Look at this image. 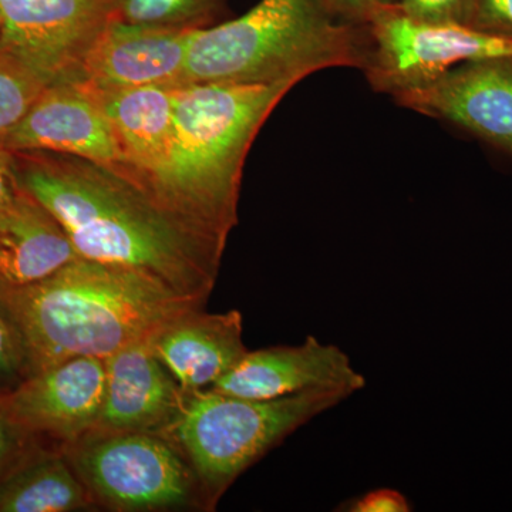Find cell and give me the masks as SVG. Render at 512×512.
Here are the masks:
<instances>
[{
	"label": "cell",
	"mask_w": 512,
	"mask_h": 512,
	"mask_svg": "<svg viewBox=\"0 0 512 512\" xmlns=\"http://www.w3.org/2000/svg\"><path fill=\"white\" fill-rule=\"evenodd\" d=\"M16 184L59 222L79 258L133 269L207 303L225 247L109 167L45 151H8Z\"/></svg>",
	"instance_id": "6da1fadb"
},
{
	"label": "cell",
	"mask_w": 512,
	"mask_h": 512,
	"mask_svg": "<svg viewBox=\"0 0 512 512\" xmlns=\"http://www.w3.org/2000/svg\"><path fill=\"white\" fill-rule=\"evenodd\" d=\"M0 296L25 343L30 376L72 357H107L165 320L205 303L156 279L77 258L35 284L0 279Z\"/></svg>",
	"instance_id": "7a4b0ae2"
},
{
	"label": "cell",
	"mask_w": 512,
	"mask_h": 512,
	"mask_svg": "<svg viewBox=\"0 0 512 512\" xmlns=\"http://www.w3.org/2000/svg\"><path fill=\"white\" fill-rule=\"evenodd\" d=\"M298 83H185L177 87L163 163L143 190L227 245L238 224L245 160L272 111Z\"/></svg>",
	"instance_id": "3957f363"
},
{
	"label": "cell",
	"mask_w": 512,
	"mask_h": 512,
	"mask_svg": "<svg viewBox=\"0 0 512 512\" xmlns=\"http://www.w3.org/2000/svg\"><path fill=\"white\" fill-rule=\"evenodd\" d=\"M367 36L326 0H259L237 19L195 30L187 83L302 82L330 67H365Z\"/></svg>",
	"instance_id": "277c9868"
},
{
	"label": "cell",
	"mask_w": 512,
	"mask_h": 512,
	"mask_svg": "<svg viewBox=\"0 0 512 512\" xmlns=\"http://www.w3.org/2000/svg\"><path fill=\"white\" fill-rule=\"evenodd\" d=\"M350 397L343 390H311L272 400L202 390L185 392L183 407L164 437L173 441L214 510L249 467L299 427Z\"/></svg>",
	"instance_id": "5b68a950"
},
{
	"label": "cell",
	"mask_w": 512,
	"mask_h": 512,
	"mask_svg": "<svg viewBox=\"0 0 512 512\" xmlns=\"http://www.w3.org/2000/svg\"><path fill=\"white\" fill-rule=\"evenodd\" d=\"M94 503L113 511H207L183 453L160 434L92 429L60 446Z\"/></svg>",
	"instance_id": "8992f818"
},
{
	"label": "cell",
	"mask_w": 512,
	"mask_h": 512,
	"mask_svg": "<svg viewBox=\"0 0 512 512\" xmlns=\"http://www.w3.org/2000/svg\"><path fill=\"white\" fill-rule=\"evenodd\" d=\"M367 79L390 96L439 79L460 64L512 59V36L450 22L413 18L389 2L365 22Z\"/></svg>",
	"instance_id": "52a82bcc"
},
{
	"label": "cell",
	"mask_w": 512,
	"mask_h": 512,
	"mask_svg": "<svg viewBox=\"0 0 512 512\" xmlns=\"http://www.w3.org/2000/svg\"><path fill=\"white\" fill-rule=\"evenodd\" d=\"M114 18L113 0H0V49L46 86L77 82Z\"/></svg>",
	"instance_id": "ba28073f"
},
{
	"label": "cell",
	"mask_w": 512,
	"mask_h": 512,
	"mask_svg": "<svg viewBox=\"0 0 512 512\" xmlns=\"http://www.w3.org/2000/svg\"><path fill=\"white\" fill-rule=\"evenodd\" d=\"M106 377V359L72 357L3 392V402L20 427L60 447L96 427Z\"/></svg>",
	"instance_id": "9c48e42d"
},
{
	"label": "cell",
	"mask_w": 512,
	"mask_h": 512,
	"mask_svg": "<svg viewBox=\"0 0 512 512\" xmlns=\"http://www.w3.org/2000/svg\"><path fill=\"white\" fill-rule=\"evenodd\" d=\"M6 151H45L124 170L123 151L106 111L84 82L49 84L18 126L3 138Z\"/></svg>",
	"instance_id": "30bf717a"
},
{
	"label": "cell",
	"mask_w": 512,
	"mask_h": 512,
	"mask_svg": "<svg viewBox=\"0 0 512 512\" xmlns=\"http://www.w3.org/2000/svg\"><path fill=\"white\" fill-rule=\"evenodd\" d=\"M394 99L417 113L457 124L512 158V59L460 64Z\"/></svg>",
	"instance_id": "8fae6325"
},
{
	"label": "cell",
	"mask_w": 512,
	"mask_h": 512,
	"mask_svg": "<svg viewBox=\"0 0 512 512\" xmlns=\"http://www.w3.org/2000/svg\"><path fill=\"white\" fill-rule=\"evenodd\" d=\"M366 379L342 349L308 336L301 345L248 350L231 372L218 380L215 392L272 400L311 390H343L353 396Z\"/></svg>",
	"instance_id": "7c38bea8"
},
{
	"label": "cell",
	"mask_w": 512,
	"mask_h": 512,
	"mask_svg": "<svg viewBox=\"0 0 512 512\" xmlns=\"http://www.w3.org/2000/svg\"><path fill=\"white\" fill-rule=\"evenodd\" d=\"M194 32L114 19L90 50L80 80L99 89L181 86L187 83L188 50Z\"/></svg>",
	"instance_id": "4fadbf2b"
},
{
	"label": "cell",
	"mask_w": 512,
	"mask_h": 512,
	"mask_svg": "<svg viewBox=\"0 0 512 512\" xmlns=\"http://www.w3.org/2000/svg\"><path fill=\"white\" fill-rule=\"evenodd\" d=\"M239 311L194 308L165 320L147 336L148 346L184 392L211 389L247 355Z\"/></svg>",
	"instance_id": "5bb4252c"
},
{
	"label": "cell",
	"mask_w": 512,
	"mask_h": 512,
	"mask_svg": "<svg viewBox=\"0 0 512 512\" xmlns=\"http://www.w3.org/2000/svg\"><path fill=\"white\" fill-rule=\"evenodd\" d=\"M106 393L94 429L164 436L183 407L185 392L150 349L136 340L106 359Z\"/></svg>",
	"instance_id": "9a60e30c"
},
{
	"label": "cell",
	"mask_w": 512,
	"mask_h": 512,
	"mask_svg": "<svg viewBox=\"0 0 512 512\" xmlns=\"http://www.w3.org/2000/svg\"><path fill=\"white\" fill-rule=\"evenodd\" d=\"M86 84L99 99L119 140L126 161L119 174L143 187L167 153L178 86L99 89Z\"/></svg>",
	"instance_id": "2e32d148"
},
{
	"label": "cell",
	"mask_w": 512,
	"mask_h": 512,
	"mask_svg": "<svg viewBox=\"0 0 512 512\" xmlns=\"http://www.w3.org/2000/svg\"><path fill=\"white\" fill-rule=\"evenodd\" d=\"M77 258L55 217L20 188L0 211V279L15 286L35 284Z\"/></svg>",
	"instance_id": "e0dca14e"
},
{
	"label": "cell",
	"mask_w": 512,
	"mask_h": 512,
	"mask_svg": "<svg viewBox=\"0 0 512 512\" xmlns=\"http://www.w3.org/2000/svg\"><path fill=\"white\" fill-rule=\"evenodd\" d=\"M96 507L62 448L37 441L0 477V512H70Z\"/></svg>",
	"instance_id": "ac0fdd59"
},
{
	"label": "cell",
	"mask_w": 512,
	"mask_h": 512,
	"mask_svg": "<svg viewBox=\"0 0 512 512\" xmlns=\"http://www.w3.org/2000/svg\"><path fill=\"white\" fill-rule=\"evenodd\" d=\"M227 0H113L114 18L151 28L198 30L217 25Z\"/></svg>",
	"instance_id": "d6986e66"
},
{
	"label": "cell",
	"mask_w": 512,
	"mask_h": 512,
	"mask_svg": "<svg viewBox=\"0 0 512 512\" xmlns=\"http://www.w3.org/2000/svg\"><path fill=\"white\" fill-rule=\"evenodd\" d=\"M46 87L26 64L0 49V141L18 126Z\"/></svg>",
	"instance_id": "ffe728a7"
},
{
	"label": "cell",
	"mask_w": 512,
	"mask_h": 512,
	"mask_svg": "<svg viewBox=\"0 0 512 512\" xmlns=\"http://www.w3.org/2000/svg\"><path fill=\"white\" fill-rule=\"evenodd\" d=\"M29 376L25 343L0 296V390L8 392Z\"/></svg>",
	"instance_id": "44dd1931"
},
{
	"label": "cell",
	"mask_w": 512,
	"mask_h": 512,
	"mask_svg": "<svg viewBox=\"0 0 512 512\" xmlns=\"http://www.w3.org/2000/svg\"><path fill=\"white\" fill-rule=\"evenodd\" d=\"M400 6L416 19L470 26L476 0H402Z\"/></svg>",
	"instance_id": "7402d4cb"
},
{
	"label": "cell",
	"mask_w": 512,
	"mask_h": 512,
	"mask_svg": "<svg viewBox=\"0 0 512 512\" xmlns=\"http://www.w3.org/2000/svg\"><path fill=\"white\" fill-rule=\"evenodd\" d=\"M37 441L40 440L12 419L3 402V392L0 390V477L5 476Z\"/></svg>",
	"instance_id": "603a6c76"
},
{
	"label": "cell",
	"mask_w": 512,
	"mask_h": 512,
	"mask_svg": "<svg viewBox=\"0 0 512 512\" xmlns=\"http://www.w3.org/2000/svg\"><path fill=\"white\" fill-rule=\"evenodd\" d=\"M412 504L400 491L393 488H377L340 505L345 512H410Z\"/></svg>",
	"instance_id": "cb8c5ba5"
},
{
	"label": "cell",
	"mask_w": 512,
	"mask_h": 512,
	"mask_svg": "<svg viewBox=\"0 0 512 512\" xmlns=\"http://www.w3.org/2000/svg\"><path fill=\"white\" fill-rule=\"evenodd\" d=\"M470 26L512 36V0H476Z\"/></svg>",
	"instance_id": "d4e9b609"
},
{
	"label": "cell",
	"mask_w": 512,
	"mask_h": 512,
	"mask_svg": "<svg viewBox=\"0 0 512 512\" xmlns=\"http://www.w3.org/2000/svg\"><path fill=\"white\" fill-rule=\"evenodd\" d=\"M393 0H326L330 10L338 18L355 25H365L373 10Z\"/></svg>",
	"instance_id": "484cf974"
},
{
	"label": "cell",
	"mask_w": 512,
	"mask_h": 512,
	"mask_svg": "<svg viewBox=\"0 0 512 512\" xmlns=\"http://www.w3.org/2000/svg\"><path fill=\"white\" fill-rule=\"evenodd\" d=\"M20 188L10 170L8 151L0 143V211L15 200Z\"/></svg>",
	"instance_id": "4316f807"
},
{
	"label": "cell",
	"mask_w": 512,
	"mask_h": 512,
	"mask_svg": "<svg viewBox=\"0 0 512 512\" xmlns=\"http://www.w3.org/2000/svg\"><path fill=\"white\" fill-rule=\"evenodd\" d=\"M0 30H2V20H0Z\"/></svg>",
	"instance_id": "83f0119b"
}]
</instances>
